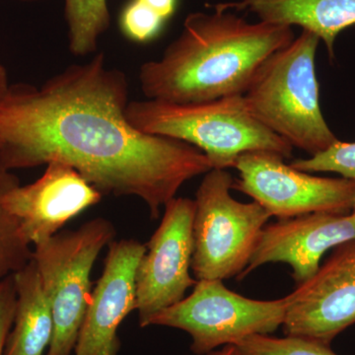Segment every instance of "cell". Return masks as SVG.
I'll return each instance as SVG.
<instances>
[{"label":"cell","instance_id":"11","mask_svg":"<svg viewBox=\"0 0 355 355\" xmlns=\"http://www.w3.org/2000/svg\"><path fill=\"white\" fill-rule=\"evenodd\" d=\"M102 197L74 168L55 161L46 164L34 183L16 184L1 200L26 241L35 246L58 234L67 222L99 203Z\"/></svg>","mask_w":355,"mask_h":355},{"label":"cell","instance_id":"15","mask_svg":"<svg viewBox=\"0 0 355 355\" xmlns=\"http://www.w3.org/2000/svg\"><path fill=\"white\" fill-rule=\"evenodd\" d=\"M13 277L17 300L4 355H44L53 338V318L33 259Z\"/></svg>","mask_w":355,"mask_h":355},{"label":"cell","instance_id":"1","mask_svg":"<svg viewBox=\"0 0 355 355\" xmlns=\"http://www.w3.org/2000/svg\"><path fill=\"white\" fill-rule=\"evenodd\" d=\"M128 103L127 76L109 69L103 53L41 87L10 86L0 102V163L9 171L64 163L102 195L139 198L158 218L212 165L191 144L137 130Z\"/></svg>","mask_w":355,"mask_h":355},{"label":"cell","instance_id":"5","mask_svg":"<svg viewBox=\"0 0 355 355\" xmlns=\"http://www.w3.org/2000/svg\"><path fill=\"white\" fill-rule=\"evenodd\" d=\"M114 235L113 223L98 217L35 245L32 259L53 318V338L46 355L74 352L92 294L93 266Z\"/></svg>","mask_w":355,"mask_h":355},{"label":"cell","instance_id":"22","mask_svg":"<svg viewBox=\"0 0 355 355\" xmlns=\"http://www.w3.org/2000/svg\"><path fill=\"white\" fill-rule=\"evenodd\" d=\"M154 12L158 14L165 21L171 17L177 7V0H140Z\"/></svg>","mask_w":355,"mask_h":355},{"label":"cell","instance_id":"4","mask_svg":"<svg viewBox=\"0 0 355 355\" xmlns=\"http://www.w3.org/2000/svg\"><path fill=\"white\" fill-rule=\"evenodd\" d=\"M125 116L140 132L197 147L212 169L233 168L240 155L252 151H268L284 159L291 158L293 151L286 140L252 116L243 95L191 103L132 101Z\"/></svg>","mask_w":355,"mask_h":355},{"label":"cell","instance_id":"13","mask_svg":"<svg viewBox=\"0 0 355 355\" xmlns=\"http://www.w3.org/2000/svg\"><path fill=\"white\" fill-rule=\"evenodd\" d=\"M352 240H355L352 212H315L279 219L263 228L249 265L240 277L266 263H284L291 266L292 277L299 286L318 272L327 251Z\"/></svg>","mask_w":355,"mask_h":355},{"label":"cell","instance_id":"25","mask_svg":"<svg viewBox=\"0 0 355 355\" xmlns=\"http://www.w3.org/2000/svg\"><path fill=\"white\" fill-rule=\"evenodd\" d=\"M352 214H354V216L355 217V200H354V207H352Z\"/></svg>","mask_w":355,"mask_h":355},{"label":"cell","instance_id":"10","mask_svg":"<svg viewBox=\"0 0 355 355\" xmlns=\"http://www.w3.org/2000/svg\"><path fill=\"white\" fill-rule=\"evenodd\" d=\"M286 298L284 335L331 345L355 324V240L336 247L318 272Z\"/></svg>","mask_w":355,"mask_h":355},{"label":"cell","instance_id":"20","mask_svg":"<svg viewBox=\"0 0 355 355\" xmlns=\"http://www.w3.org/2000/svg\"><path fill=\"white\" fill-rule=\"evenodd\" d=\"M165 20L140 0H132L121 16V31L137 43H146L158 36Z\"/></svg>","mask_w":355,"mask_h":355},{"label":"cell","instance_id":"17","mask_svg":"<svg viewBox=\"0 0 355 355\" xmlns=\"http://www.w3.org/2000/svg\"><path fill=\"white\" fill-rule=\"evenodd\" d=\"M16 184H19L17 178L0 163V280L19 272L32 260L31 245L1 200L3 193Z\"/></svg>","mask_w":355,"mask_h":355},{"label":"cell","instance_id":"3","mask_svg":"<svg viewBox=\"0 0 355 355\" xmlns=\"http://www.w3.org/2000/svg\"><path fill=\"white\" fill-rule=\"evenodd\" d=\"M320 39L302 30L257 70L243 94L257 121L292 147L316 155L338 139L320 106L316 53Z\"/></svg>","mask_w":355,"mask_h":355},{"label":"cell","instance_id":"14","mask_svg":"<svg viewBox=\"0 0 355 355\" xmlns=\"http://www.w3.org/2000/svg\"><path fill=\"white\" fill-rule=\"evenodd\" d=\"M228 10L250 11L263 22L299 26L314 33L335 57L336 37L355 25V0H239L216 4Z\"/></svg>","mask_w":355,"mask_h":355},{"label":"cell","instance_id":"2","mask_svg":"<svg viewBox=\"0 0 355 355\" xmlns=\"http://www.w3.org/2000/svg\"><path fill=\"white\" fill-rule=\"evenodd\" d=\"M294 39L289 26L251 23L217 6L189 14L162 57L140 67V89L147 99L171 103L243 95L266 58Z\"/></svg>","mask_w":355,"mask_h":355},{"label":"cell","instance_id":"9","mask_svg":"<svg viewBox=\"0 0 355 355\" xmlns=\"http://www.w3.org/2000/svg\"><path fill=\"white\" fill-rule=\"evenodd\" d=\"M195 210V200L172 198L146 244L137 272V310L141 328L154 315L183 300L187 291L197 284L190 275Z\"/></svg>","mask_w":355,"mask_h":355},{"label":"cell","instance_id":"18","mask_svg":"<svg viewBox=\"0 0 355 355\" xmlns=\"http://www.w3.org/2000/svg\"><path fill=\"white\" fill-rule=\"evenodd\" d=\"M235 345L242 355H338L331 349V345L297 336L254 335Z\"/></svg>","mask_w":355,"mask_h":355},{"label":"cell","instance_id":"16","mask_svg":"<svg viewBox=\"0 0 355 355\" xmlns=\"http://www.w3.org/2000/svg\"><path fill=\"white\" fill-rule=\"evenodd\" d=\"M69 50L76 57L97 50L98 40L110 26L107 0H65Z\"/></svg>","mask_w":355,"mask_h":355},{"label":"cell","instance_id":"23","mask_svg":"<svg viewBox=\"0 0 355 355\" xmlns=\"http://www.w3.org/2000/svg\"><path fill=\"white\" fill-rule=\"evenodd\" d=\"M198 355H242V354L236 345H227L222 347L220 349L212 350L209 354Z\"/></svg>","mask_w":355,"mask_h":355},{"label":"cell","instance_id":"8","mask_svg":"<svg viewBox=\"0 0 355 355\" xmlns=\"http://www.w3.org/2000/svg\"><path fill=\"white\" fill-rule=\"evenodd\" d=\"M240 178L232 190L250 196L279 219L315 212L349 214L355 200V182L313 176L284 163L279 154L252 151L242 154L234 166Z\"/></svg>","mask_w":355,"mask_h":355},{"label":"cell","instance_id":"7","mask_svg":"<svg viewBox=\"0 0 355 355\" xmlns=\"http://www.w3.org/2000/svg\"><path fill=\"white\" fill-rule=\"evenodd\" d=\"M286 311V297L254 300L230 291L223 280L202 279L190 296L151 317L147 327L186 331L191 352L205 354L247 336L272 334L284 324Z\"/></svg>","mask_w":355,"mask_h":355},{"label":"cell","instance_id":"24","mask_svg":"<svg viewBox=\"0 0 355 355\" xmlns=\"http://www.w3.org/2000/svg\"><path fill=\"white\" fill-rule=\"evenodd\" d=\"M9 87H10V86L8 85L6 70L3 67H2V64H0V102H1L4 96H6L7 92H8Z\"/></svg>","mask_w":355,"mask_h":355},{"label":"cell","instance_id":"6","mask_svg":"<svg viewBox=\"0 0 355 355\" xmlns=\"http://www.w3.org/2000/svg\"><path fill=\"white\" fill-rule=\"evenodd\" d=\"M233 183L227 170L211 169L196 193L191 270L197 280L240 277L272 217L258 202L234 200Z\"/></svg>","mask_w":355,"mask_h":355},{"label":"cell","instance_id":"12","mask_svg":"<svg viewBox=\"0 0 355 355\" xmlns=\"http://www.w3.org/2000/svg\"><path fill=\"white\" fill-rule=\"evenodd\" d=\"M146 244L121 239L109 245L104 270L91 294L74 349L76 355H120L118 331L137 310V272Z\"/></svg>","mask_w":355,"mask_h":355},{"label":"cell","instance_id":"19","mask_svg":"<svg viewBox=\"0 0 355 355\" xmlns=\"http://www.w3.org/2000/svg\"><path fill=\"white\" fill-rule=\"evenodd\" d=\"M292 167L306 173L334 172L355 182V142H335L328 149L306 159H296Z\"/></svg>","mask_w":355,"mask_h":355},{"label":"cell","instance_id":"21","mask_svg":"<svg viewBox=\"0 0 355 355\" xmlns=\"http://www.w3.org/2000/svg\"><path fill=\"white\" fill-rule=\"evenodd\" d=\"M16 300L15 282L13 275H9L0 280V355H4L7 338L12 329Z\"/></svg>","mask_w":355,"mask_h":355}]
</instances>
